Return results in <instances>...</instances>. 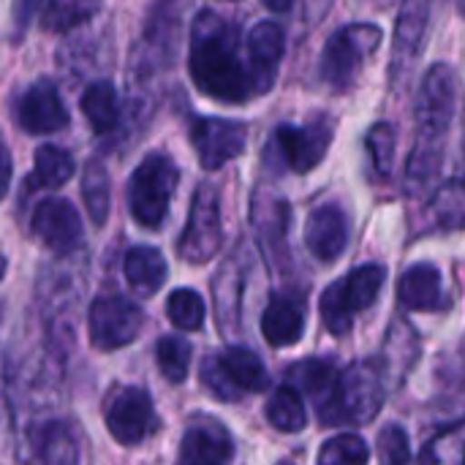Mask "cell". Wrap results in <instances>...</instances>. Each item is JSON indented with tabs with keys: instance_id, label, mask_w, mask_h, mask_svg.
Listing matches in <instances>:
<instances>
[{
	"instance_id": "obj_37",
	"label": "cell",
	"mask_w": 465,
	"mask_h": 465,
	"mask_svg": "<svg viewBox=\"0 0 465 465\" xmlns=\"http://www.w3.org/2000/svg\"><path fill=\"white\" fill-rule=\"evenodd\" d=\"M376 455L381 463H409L411 460V450H409V436L403 428L390 425L379 433L376 439Z\"/></svg>"
},
{
	"instance_id": "obj_33",
	"label": "cell",
	"mask_w": 465,
	"mask_h": 465,
	"mask_svg": "<svg viewBox=\"0 0 465 465\" xmlns=\"http://www.w3.org/2000/svg\"><path fill=\"white\" fill-rule=\"evenodd\" d=\"M322 322L324 327L335 335V338H346L354 327V311L346 302L343 294V281H335L332 286H327V292L322 294Z\"/></svg>"
},
{
	"instance_id": "obj_10",
	"label": "cell",
	"mask_w": 465,
	"mask_h": 465,
	"mask_svg": "<svg viewBox=\"0 0 465 465\" xmlns=\"http://www.w3.org/2000/svg\"><path fill=\"white\" fill-rule=\"evenodd\" d=\"M245 142H248V125L240 120L196 117L191 123V144L199 155V163L207 172H215L226 166L232 158H237L245 150Z\"/></svg>"
},
{
	"instance_id": "obj_25",
	"label": "cell",
	"mask_w": 465,
	"mask_h": 465,
	"mask_svg": "<svg viewBox=\"0 0 465 465\" xmlns=\"http://www.w3.org/2000/svg\"><path fill=\"white\" fill-rule=\"evenodd\" d=\"M221 365L242 392H262L270 387V373H267L262 357H256V351H251L245 346H229L221 354Z\"/></svg>"
},
{
	"instance_id": "obj_34",
	"label": "cell",
	"mask_w": 465,
	"mask_h": 465,
	"mask_svg": "<svg viewBox=\"0 0 465 465\" xmlns=\"http://www.w3.org/2000/svg\"><path fill=\"white\" fill-rule=\"evenodd\" d=\"M368 460H371V450L354 433H343V436L324 441V447L319 452V463L322 465H357L368 463Z\"/></svg>"
},
{
	"instance_id": "obj_31",
	"label": "cell",
	"mask_w": 465,
	"mask_h": 465,
	"mask_svg": "<svg viewBox=\"0 0 465 465\" xmlns=\"http://www.w3.org/2000/svg\"><path fill=\"white\" fill-rule=\"evenodd\" d=\"M191 357L193 349L185 338L180 335H166L158 341L155 346V360H158V371L163 373V379L169 384H183L188 379L191 371Z\"/></svg>"
},
{
	"instance_id": "obj_32",
	"label": "cell",
	"mask_w": 465,
	"mask_h": 465,
	"mask_svg": "<svg viewBox=\"0 0 465 465\" xmlns=\"http://www.w3.org/2000/svg\"><path fill=\"white\" fill-rule=\"evenodd\" d=\"M204 300L193 289H174L166 300L169 322L183 332H196L204 324Z\"/></svg>"
},
{
	"instance_id": "obj_17",
	"label": "cell",
	"mask_w": 465,
	"mask_h": 465,
	"mask_svg": "<svg viewBox=\"0 0 465 465\" xmlns=\"http://www.w3.org/2000/svg\"><path fill=\"white\" fill-rule=\"evenodd\" d=\"M251 221H253V232L259 245L267 253L270 264H281L278 253H283L286 248V232H289V204L278 196H270L264 191H259L253 196V207H251Z\"/></svg>"
},
{
	"instance_id": "obj_29",
	"label": "cell",
	"mask_w": 465,
	"mask_h": 465,
	"mask_svg": "<svg viewBox=\"0 0 465 465\" xmlns=\"http://www.w3.org/2000/svg\"><path fill=\"white\" fill-rule=\"evenodd\" d=\"M387 281V270L381 264H362L351 275L343 278V294L354 313L371 308L379 300V292Z\"/></svg>"
},
{
	"instance_id": "obj_41",
	"label": "cell",
	"mask_w": 465,
	"mask_h": 465,
	"mask_svg": "<svg viewBox=\"0 0 465 465\" xmlns=\"http://www.w3.org/2000/svg\"><path fill=\"white\" fill-rule=\"evenodd\" d=\"M226 3H234V0H226Z\"/></svg>"
},
{
	"instance_id": "obj_11",
	"label": "cell",
	"mask_w": 465,
	"mask_h": 465,
	"mask_svg": "<svg viewBox=\"0 0 465 465\" xmlns=\"http://www.w3.org/2000/svg\"><path fill=\"white\" fill-rule=\"evenodd\" d=\"M430 25V0H403L395 22V44H392V63L390 79L395 87H403L414 63L422 54L425 38Z\"/></svg>"
},
{
	"instance_id": "obj_8",
	"label": "cell",
	"mask_w": 465,
	"mask_h": 465,
	"mask_svg": "<svg viewBox=\"0 0 465 465\" xmlns=\"http://www.w3.org/2000/svg\"><path fill=\"white\" fill-rule=\"evenodd\" d=\"M106 430L123 447H139L153 425H155V406L142 387H117L106 401Z\"/></svg>"
},
{
	"instance_id": "obj_6",
	"label": "cell",
	"mask_w": 465,
	"mask_h": 465,
	"mask_svg": "<svg viewBox=\"0 0 465 465\" xmlns=\"http://www.w3.org/2000/svg\"><path fill=\"white\" fill-rule=\"evenodd\" d=\"M144 327V313L136 302L120 294L93 300L87 311V330L90 343L98 351H117L139 338Z\"/></svg>"
},
{
	"instance_id": "obj_19",
	"label": "cell",
	"mask_w": 465,
	"mask_h": 465,
	"mask_svg": "<svg viewBox=\"0 0 465 465\" xmlns=\"http://www.w3.org/2000/svg\"><path fill=\"white\" fill-rule=\"evenodd\" d=\"M305 330V302L294 294H275L262 313V335L270 346H294Z\"/></svg>"
},
{
	"instance_id": "obj_26",
	"label": "cell",
	"mask_w": 465,
	"mask_h": 465,
	"mask_svg": "<svg viewBox=\"0 0 465 465\" xmlns=\"http://www.w3.org/2000/svg\"><path fill=\"white\" fill-rule=\"evenodd\" d=\"M267 422L281 433H300L308 425V411L297 387L286 384L267 401Z\"/></svg>"
},
{
	"instance_id": "obj_15",
	"label": "cell",
	"mask_w": 465,
	"mask_h": 465,
	"mask_svg": "<svg viewBox=\"0 0 465 465\" xmlns=\"http://www.w3.org/2000/svg\"><path fill=\"white\" fill-rule=\"evenodd\" d=\"M305 245L308 251L324 262L332 264L343 256L349 245V218L338 204H322L308 215L305 223Z\"/></svg>"
},
{
	"instance_id": "obj_24",
	"label": "cell",
	"mask_w": 465,
	"mask_h": 465,
	"mask_svg": "<svg viewBox=\"0 0 465 465\" xmlns=\"http://www.w3.org/2000/svg\"><path fill=\"white\" fill-rule=\"evenodd\" d=\"M74 155L57 144H41L33 155V172L27 177L30 188H60L74 177Z\"/></svg>"
},
{
	"instance_id": "obj_28",
	"label": "cell",
	"mask_w": 465,
	"mask_h": 465,
	"mask_svg": "<svg viewBox=\"0 0 465 465\" xmlns=\"http://www.w3.org/2000/svg\"><path fill=\"white\" fill-rule=\"evenodd\" d=\"M433 223L441 232H460L465 229V180H450L444 183L430 202Z\"/></svg>"
},
{
	"instance_id": "obj_21",
	"label": "cell",
	"mask_w": 465,
	"mask_h": 465,
	"mask_svg": "<svg viewBox=\"0 0 465 465\" xmlns=\"http://www.w3.org/2000/svg\"><path fill=\"white\" fill-rule=\"evenodd\" d=\"M33 458L41 463L52 465H71L79 460V447L74 439V430L63 420H49L38 422L27 433Z\"/></svg>"
},
{
	"instance_id": "obj_4",
	"label": "cell",
	"mask_w": 465,
	"mask_h": 465,
	"mask_svg": "<svg viewBox=\"0 0 465 465\" xmlns=\"http://www.w3.org/2000/svg\"><path fill=\"white\" fill-rule=\"evenodd\" d=\"M381 44L379 25H349L335 30L322 52V79L335 90H349L357 82V74L368 54H373Z\"/></svg>"
},
{
	"instance_id": "obj_18",
	"label": "cell",
	"mask_w": 465,
	"mask_h": 465,
	"mask_svg": "<svg viewBox=\"0 0 465 465\" xmlns=\"http://www.w3.org/2000/svg\"><path fill=\"white\" fill-rule=\"evenodd\" d=\"M398 300L406 311H447L450 300L444 297L441 272L430 262L409 267L398 281Z\"/></svg>"
},
{
	"instance_id": "obj_23",
	"label": "cell",
	"mask_w": 465,
	"mask_h": 465,
	"mask_svg": "<svg viewBox=\"0 0 465 465\" xmlns=\"http://www.w3.org/2000/svg\"><path fill=\"white\" fill-rule=\"evenodd\" d=\"M79 106L95 134H109L120 123V98L112 82H93L84 90Z\"/></svg>"
},
{
	"instance_id": "obj_5",
	"label": "cell",
	"mask_w": 465,
	"mask_h": 465,
	"mask_svg": "<svg viewBox=\"0 0 465 465\" xmlns=\"http://www.w3.org/2000/svg\"><path fill=\"white\" fill-rule=\"evenodd\" d=\"M223 240L221 229V199L218 191L210 183H202L193 191L191 213L185 221V229L177 240V253L188 264H207Z\"/></svg>"
},
{
	"instance_id": "obj_13",
	"label": "cell",
	"mask_w": 465,
	"mask_h": 465,
	"mask_svg": "<svg viewBox=\"0 0 465 465\" xmlns=\"http://www.w3.org/2000/svg\"><path fill=\"white\" fill-rule=\"evenodd\" d=\"M289 381L300 387L316 406V414L324 425H343L341 406H338V390H341V373L335 362L311 357L289 368Z\"/></svg>"
},
{
	"instance_id": "obj_40",
	"label": "cell",
	"mask_w": 465,
	"mask_h": 465,
	"mask_svg": "<svg viewBox=\"0 0 465 465\" xmlns=\"http://www.w3.org/2000/svg\"><path fill=\"white\" fill-rule=\"evenodd\" d=\"M463 180H465V153H463Z\"/></svg>"
},
{
	"instance_id": "obj_12",
	"label": "cell",
	"mask_w": 465,
	"mask_h": 465,
	"mask_svg": "<svg viewBox=\"0 0 465 465\" xmlns=\"http://www.w3.org/2000/svg\"><path fill=\"white\" fill-rule=\"evenodd\" d=\"M30 226H33V234L44 242V248H49L57 256L76 251L84 240L82 218L68 199L52 196V199L38 202V207L33 210Z\"/></svg>"
},
{
	"instance_id": "obj_7",
	"label": "cell",
	"mask_w": 465,
	"mask_h": 465,
	"mask_svg": "<svg viewBox=\"0 0 465 465\" xmlns=\"http://www.w3.org/2000/svg\"><path fill=\"white\" fill-rule=\"evenodd\" d=\"M387 387H384V371L373 360H360L349 365V371L341 373V390H338V406L343 422L351 425H368L379 417L384 409Z\"/></svg>"
},
{
	"instance_id": "obj_30",
	"label": "cell",
	"mask_w": 465,
	"mask_h": 465,
	"mask_svg": "<svg viewBox=\"0 0 465 465\" xmlns=\"http://www.w3.org/2000/svg\"><path fill=\"white\" fill-rule=\"evenodd\" d=\"M82 196L87 204V215L95 226H104L109 218L112 207V185H109V172L104 169L101 161H90L82 177Z\"/></svg>"
},
{
	"instance_id": "obj_22",
	"label": "cell",
	"mask_w": 465,
	"mask_h": 465,
	"mask_svg": "<svg viewBox=\"0 0 465 465\" xmlns=\"http://www.w3.org/2000/svg\"><path fill=\"white\" fill-rule=\"evenodd\" d=\"M123 270H125V281L131 283V289L142 297L155 294L166 283V275H169L163 253L150 245H134L125 253Z\"/></svg>"
},
{
	"instance_id": "obj_20",
	"label": "cell",
	"mask_w": 465,
	"mask_h": 465,
	"mask_svg": "<svg viewBox=\"0 0 465 465\" xmlns=\"http://www.w3.org/2000/svg\"><path fill=\"white\" fill-rule=\"evenodd\" d=\"M283 46L286 35L278 22H259L248 35V63L253 65L262 95L275 84L278 65L283 60Z\"/></svg>"
},
{
	"instance_id": "obj_9",
	"label": "cell",
	"mask_w": 465,
	"mask_h": 465,
	"mask_svg": "<svg viewBox=\"0 0 465 465\" xmlns=\"http://www.w3.org/2000/svg\"><path fill=\"white\" fill-rule=\"evenodd\" d=\"M272 142L281 150L283 166L297 174H305L324 161L332 144V120L316 117L308 125H278Z\"/></svg>"
},
{
	"instance_id": "obj_42",
	"label": "cell",
	"mask_w": 465,
	"mask_h": 465,
	"mask_svg": "<svg viewBox=\"0 0 465 465\" xmlns=\"http://www.w3.org/2000/svg\"><path fill=\"white\" fill-rule=\"evenodd\" d=\"M463 463H465V455H463Z\"/></svg>"
},
{
	"instance_id": "obj_1",
	"label": "cell",
	"mask_w": 465,
	"mask_h": 465,
	"mask_svg": "<svg viewBox=\"0 0 465 465\" xmlns=\"http://www.w3.org/2000/svg\"><path fill=\"white\" fill-rule=\"evenodd\" d=\"M188 71L193 84L223 104H242L262 95L253 65L240 57V33L232 22L204 8L191 27Z\"/></svg>"
},
{
	"instance_id": "obj_14",
	"label": "cell",
	"mask_w": 465,
	"mask_h": 465,
	"mask_svg": "<svg viewBox=\"0 0 465 465\" xmlns=\"http://www.w3.org/2000/svg\"><path fill=\"white\" fill-rule=\"evenodd\" d=\"M16 117H19V128H25L27 134H35V136L63 131L71 120L54 82H49V79H38L22 93Z\"/></svg>"
},
{
	"instance_id": "obj_35",
	"label": "cell",
	"mask_w": 465,
	"mask_h": 465,
	"mask_svg": "<svg viewBox=\"0 0 465 465\" xmlns=\"http://www.w3.org/2000/svg\"><path fill=\"white\" fill-rule=\"evenodd\" d=\"M368 150H371L376 172L387 177L395 163V128L390 123H376L368 131Z\"/></svg>"
},
{
	"instance_id": "obj_2",
	"label": "cell",
	"mask_w": 465,
	"mask_h": 465,
	"mask_svg": "<svg viewBox=\"0 0 465 465\" xmlns=\"http://www.w3.org/2000/svg\"><path fill=\"white\" fill-rule=\"evenodd\" d=\"M455 104H458L455 74L447 63H436L425 74L414 101L417 142L406 163V193L414 199L425 196L441 172L444 147L455 117Z\"/></svg>"
},
{
	"instance_id": "obj_27",
	"label": "cell",
	"mask_w": 465,
	"mask_h": 465,
	"mask_svg": "<svg viewBox=\"0 0 465 465\" xmlns=\"http://www.w3.org/2000/svg\"><path fill=\"white\" fill-rule=\"evenodd\" d=\"M104 0H46L41 11V22L52 33H68L84 22H90L101 11Z\"/></svg>"
},
{
	"instance_id": "obj_39",
	"label": "cell",
	"mask_w": 465,
	"mask_h": 465,
	"mask_svg": "<svg viewBox=\"0 0 465 465\" xmlns=\"http://www.w3.org/2000/svg\"><path fill=\"white\" fill-rule=\"evenodd\" d=\"M452 3H455L458 14H460V16H463V19H465V0H452Z\"/></svg>"
},
{
	"instance_id": "obj_3",
	"label": "cell",
	"mask_w": 465,
	"mask_h": 465,
	"mask_svg": "<svg viewBox=\"0 0 465 465\" xmlns=\"http://www.w3.org/2000/svg\"><path fill=\"white\" fill-rule=\"evenodd\" d=\"M180 183V169L169 155L150 153L128 180V207L139 226L161 229Z\"/></svg>"
},
{
	"instance_id": "obj_38",
	"label": "cell",
	"mask_w": 465,
	"mask_h": 465,
	"mask_svg": "<svg viewBox=\"0 0 465 465\" xmlns=\"http://www.w3.org/2000/svg\"><path fill=\"white\" fill-rule=\"evenodd\" d=\"M270 11H275V14H286V11H292V5H294V0H262Z\"/></svg>"
},
{
	"instance_id": "obj_16",
	"label": "cell",
	"mask_w": 465,
	"mask_h": 465,
	"mask_svg": "<svg viewBox=\"0 0 465 465\" xmlns=\"http://www.w3.org/2000/svg\"><path fill=\"white\" fill-rule=\"evenodd\" d=\"M234 458V441L221 422L199 420L193 422L180 444V463L185 465H221Z\"/></svg>"
},
{
	"instance_id": "obj_36",
	"label": "cell",
	"mask_w": 465,
	"mask_h": 465,
	"mask_svg": "<svg viewBox=\"0 0 465 465\" xmlns=\"http://www.w3.org/2000/svg\"><path fill=\"white\" fill-rule=\"evenodd\" d=\"M202 384H204L215 398H221V401H226V403H234V401L242 395V390H240V387L229 379V373L223 371L218 354H213V357H207V360L202 362Z\"/></svg>"
}]
</instances>
